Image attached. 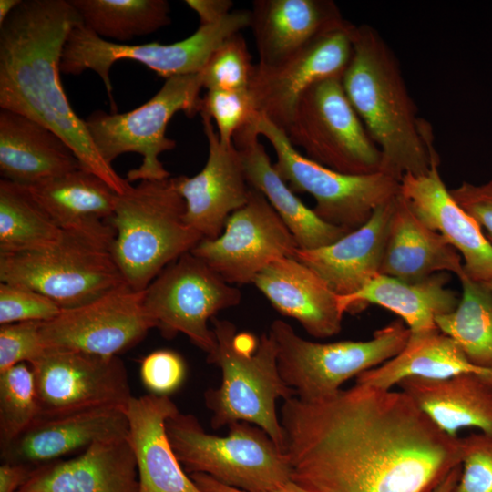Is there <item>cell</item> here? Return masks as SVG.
<instances>
[{
	"mask_svg": "<svg viewBox=\"0 0 492 492\" xmlns=\"http://www.w3.org/2000/svg\"><path fill=\"white\" fill-rule=\"evenodd\" d=\"M144 291L124 282L99 297L62 309L41 322L46 349L79 351L115 356L140 342L155 328L144 306Z\"/></svg>",
	"mask_w": 492,
	"mask_h": 492,
	"instance_id": "9a60e30c",
	"label": "cell"
},
{
	"mask_svg": "<svg viewBox=\"0 0 492 492\" xmlns=\"http://www.w3.org/2000/svg\"><path fill=\"white\" fill-rule=\"evenodd\" d=\"M62 308L53 300L30 288L0 282V324L46 322Z\"/></svg>",
	"mask_w": 492,
	"mask_h": 492,
	"instance_id": "ab89813d",
	"label": "cell"
},
{
	"mask_svg": "<svg viewBox=\"0 0 492 492\" xmlns=\"http://www.w3.org/2000/svg\"><path fill=\"white\" fill-rule=\"evenodd\" d=\"M291 479L309 492H430L461 465L460 437L404 392L355 384L315 402L283 401Z\"/></svg>",
	"mask_w": 492,
	"mask_h": 492,
	"instance_id": "6da1fadb",
	"label": "cell"
},
{
	"mask_svg": "<svg viewBox=\"0 0 492 492\" xmlns=\"http://www.w3.org/2000/svg\"><path fill=\"white\" fill-rule=\"evenodd\" d=\"M21 2L22 0H0V25L6 20Z\"/></svg>",
	"mask_w": 492,
	"mask_h": 492,
	"instance_id": "c3c4849f",
	"label": "cell"
},
{
	"mask_svg": "<svg viewBox=\"0 0 492 492\" xmlns=\"http://www.w3.org/2000/svg\"><path fill=\"white\" fill-rule=\"evenodd\" d=\"M269 333L278 347L282 380L305 402L334 395L347 380L395 357L410 337V330L400 319L377 330L366 341H308L280 319L272 323Z\"/></svg>",
	"mask_w": 492,
	"mask_h": 492,
	"instance_id": "ba28073f",
	"label": "cell"
},
{
	"mask_svg": "<svg viewBox=\"0 0 492 492\" xmlns=\"http://www.w3.org/2000/svg\"><path fill=\"white\" fill-rule=\"evenodd\" d=\"M460 374H476L492 385V369L474 365L459 345L439 330L411 334L395 357L356 377V384L392 389L411 376L444 379Z\"/></svg>",
	"mask_w": 492,
	"mask_h": 492,
	"instance_id": "4dcf8cb0",
	"label": "cell"
},
{
	"mask_svg": "<svg viewBox=\"0 0 492 492\" xmlns=\"http://www.w3.org/2000/svg\"><path fill=\"white\" fill-rule=\"evenodd\" d=\"M461 473L452 492H492V433L460 437Z\"/></svg>",
	"mask_w": 492,
	"mask_h": 492,
	"instance_id": "f35d334b",
	"label": "cell"
},
{
	"mask_svg": "<svg viewBox=\"0 0 492 492\" xmlns=\"http://www.w3.org/2000/svg\"><path fill=\"white\" fill-rule=\"evenodd\" d=\"M242 491V490H241ZM244 492V491H243ZM272 492H309L306 489L302 488L293 481H289L278 489Z\"/></svg>",
	"mask_w": 492,
	"mask_h": 492,
	"instance_id": "681fc988",
	"label": "cell"
},
{
	"mask_svg": "<svg viewBox=\"0 0 492 492\" xmlns=\"http://www.w3.org/2000/svg\"><path fill=\"white\" fill-rule=\"evenodd\" d=\"M228 426L226 436L209 434L180 411L167 420L169 443L189 476L205 474L244 492H272L292 480L285 453L264 430L246 422Z\"/></svg>",
	"mask_w": 492,
	"mask_h": 492,
	"instance_id": "52a82bcc",
	"label": "cell"
},
{
	"mask_svg": "<svg viewBox=\"0 0 492 492\" xmlns=\"http://www.w3.org/2000/svg\"><path fill=\"white\" fill-rule=\"evenodd\" d=\"M201 72L165 79L160 89L146 103L124 113L92 112L85 123L102 159L110 166L119 155L136 152L142 156L137 169L128 171L126 179H164L170 177L159 157L172 150L176 141L166 136L168 123L179 111L188 117L200 114Z\"/></svg>",
	"mask_w": 492,
	"mask_h": 492,
	"instance_id": "30bf717a",
	"label": "cell"
},
{
	"mask_svg": "<svg viewBox=\"0 0 492 492\" xmlns=\"http://www.w3.org/2000/svg\"><path fill=\"white\" fill-rule=\"evenodd\" d=\"M81 24L102 38L126 44L170 24L166 0H68Z\"/></svg>",
	"mask_w": 492,
	"mask_h": 492,
	"instance_id": "d6a6232c",
	"label": "cell"
},
{
	"mask_svg": "<svg viewBox=\"0 0 492 492\" xmlns=\"http://www.w3.org/2000/svg\"><path fill=\"white\" fill-rule=\"evenodd\" d=\"M79 23L68 0H22L0 25V108L52 129L72 149L83 169L122 193L130 183L102 159L62 87L63 48Z\"/></svg>",
	"mask_w": 492,
	"mask_h": 492,
	"instance_id": "7a4b0ae2",
	"label": "cell"
},
{
	"mask_svg": "<svg viewBox=\"0 0 492 492\" xmlns=\"http://www.w3.org/2000/svg\"><path fill=\"white\" fill-rule=\"evenodd\" d=\"M439 163L420 176L405 174L400 194L415 216L439 233L460 254L466 275L487 283L492 280V244L477 222L455 200L443 181Z\"/></svg>",
	"mask_w": 492,
	"mask_h": 492,
	"instance_id": "d6986e66",
	"label": "cell"
},
{
	"mask_svg": "<svg viewBox=\"0 0 492 492\" xmlns=\"http://www.w3.org/2000/svg\"><path fill=\"white\" fill-rule=\"evenodd\" d=\"M352 41L342 84L382 153L381 172L399 182L405 174H426L439 156L429 123L417 117L396 56L370 26H354Z\"/></svg>",
	"mask_w": 492,
	"mask_h": 492,
	"instance_id": "3957f363",
	"label": "cell"
},
{
	"mask_svg": "<svg viewBox=\"0 0 492 492\" xmlns=\"http://www.w3.org/2000/svg\"><path fill=\"white\" fill-rule=\"evenodd\" d=\"M136 457L128 437L99 441L77 456L35 469L17 492H138Z\"/></svg>",
	"mask_w": 492,
	"mask_h": 492,
	"instance_id": "44dd1931",
	"label": "cell"
},
{
	"mask_svg": "<svg viewBox=\"0 0 492 492\" xmlns=\"http://www.w3.org/2000/svg\"><path fill=\"white\" fill-rule=\"evenodd\" d=\"M260 136L276 154L273 168L294 193L313 197L314 213L323 221L352 231L364 225L374 211L400 193V182L383 172L365 175L341 173L301 154L284 131L256 112L251 119Z\"/></svg>",
	"mask_w": 492,
	"mask_h": 492,
	"instance_id": "8fae6325",
	"label": "cell"
},
{
	"mask_svg": "<svg viewBox=\"0 0 492 492\" xmlns=\"http://www.w3.org/2000/svg\"><path fill=\"white\" fill-rule=\"evenodd\" d=\"M38 417V395L30 364H19L0 373V449Z\"/></svg>",
	"mask_w": 492,
	"mask_h": 492,
	"instance_id": "d590c367",
	"label": "cell"
},
{
	"mask_svg": "<svg viewBox=\"0 0 492 492\" xmlns=\"http://www.w3.org/2000/svg\"><path fill=\"white\" fill-rule=\"evenodd\" d=\"M186 5L197 13L200 25L213 24L231 11L233 2L231 0H186Z\"/></svg>",
	"mask_w": 492,
	"mask_h": 492,
	"instance_id": "ee69618b",
	"label": "cell"
},
{
	"mask_svg": "<svg viewBox=\"0 0 492 492\" xmlns=\"http://www.w3.org/2000/svg\"><path fill=\"white\" fill-rule=\"evenodd\" d=\"M185 201L173 178L131 183L118 193L108 221L113 258L125 282L144 291L170 263L203 240L185 220Z\"/></svg>",
	"mask_w": 492,
	"mask_h": 492,
	"instance_id": "5b68a950",
	"label": "cell"
},
{
	"mask_svg": "<svg viewBox=\"0 0 492 492\" xmlns=\"http://www.w3.org/2000/svg\"><path fill=\"white\" fill-rule=\"evenodd\" d=\"M200 115L208 140L207 161L195 176L173 181L185 201L186 222L203 239L212 240L221 234L230 215L246 204L251 188L234 143L222 144L211 118Z\"/></svg>",
	"mask_w": 492,
	"mask_h": 492,
	"instance_id": "ac0fdd59",
	"label": "cell"
},
{
	"mask_svg": "<svg viewBox=\"0 0 492 492\" xmlns=\"http://www.w3.org/2000/svg\"><path fill=\"white\" fill-rule=\"evenodd\" d=\"M185 375V362L174 351L157 350L141 361V381L150 394L168 395L181 385Z\"/></svg>",
	"mask_w": 492,
	"mask_h": 492,
	"instance_id": "b9f144b4",
	"label": "cell"
},
{
	"mask_svg": "<svg viewBox=\"0 0 492 492\" xmlns=\"http://www.w3.org/2000/svg\"><path fill=\"white\" fill-rule=\"evenodd\" d=\"M125 411L100 408L37 418L26 431L0 449L3 462L38 467L81 453L105 440L128 437Z\"/></svg>",
	"mask_w": 492,
	"mask_h": 492,
	"instance_id": "ffe728a7",
	"label": "cell"
},
{
	"mask_svg": "<svg viewBox=\"0 0 492 492\" xmlns=\"http://www.w3.org/2000/svg\"><path fill=\"white\" fill-rule=\"evenodd\" d=\"M41 322L0 325V373L19 364H32L45 352Z\"/></svg>",
	"mask_w": 492,
	"mask_h": 492,
	"instance_id": "60d3db41",
	"label": "cell"
},
{
	"mask_svg": "<svg viewBox=\"0 0 492 492\" xmlns=\"http://www.w3.org/2000/svg\"><path fill=\"white\" fill-rule=\"evenodd\" d=\"M459 280L462 295L457 307L438 316L436 324L459 345L470 363L492 369V291L466 275Z\"/></svg>",
	"mask_w": 492,
	"mask_h": 492,
	"instance_id": "836d02e7",
	"label": "cell"
},
{
	"mask_svg": "<svg viewBox=\"0 0 492 492\" xmlns=\"http://www.w3.org/2000/svg\"><path fill=\"white\" fill-rule=\"evenodd\" d=\"M35 469L23 464L3 462L0 466V492H17Z\"/></svg>",
	"mask_w": 492,
	"mask_h": 492,
	"instance_id": "f6af8a7d",
	"label": "cell"
},
{
	"mask_svg": "<svg viewBox=\"0 0 492 492\" xmlns=\"http://www.w3.org/2000/svg\"><path fill=\"white\" fill-rule=\"evenodd\" d=\"M250 23L249 10H234L216 23L200 25L189 37L169 45L159 42L141 45L115 43L98 36L79 23L67 35L60 72L76 76L88 69L96 72L105 85L112 113H116L109 71L118 60L141 63L165 79L198 74L227 38L249 27Z\"/></svg>",
	"mask_w": 492,
	"mask_h": 492,
	"instance_id": "9c48e42d",
	"label": "cell"
},
{
	"mask_svg": "<svg viewBox=\"0 0 492 492\" xmlns=\"http://www.w3.org/2000/svg\"><path fill=\"white\" fill-rule=\"evenodd\" d=\"M190 477L202 492H243L240 489L225 486L205 474H191Z\"/></svg>",
	"mask_w": 492,
	"mask_h": 492,
	"instance_id": "bcb514c9",
	"label": "cell"
},
{
	"mask_svg": "<svg viewBox=\"0 0 492 492\" xmlns=\"http://www.w3.org/2000/svg\"><path fill=\"white\" fill-rule=\"evenodd\" d=\"M461 473V465L451 470L430 492H452Z\"/></svg>",
	"mask_w": 492,
	"mask_h": 492,
	"instance_id": "7dc6e473",
	"label": "cell"
},
{
	"mask_svg": "<svg viewBox=\"0 0 492 492\" xmlns=\"http://www.w3.org/2000/svg\"><path fill=\"white\" fill-rule=\"evenodd\" d=\"M450 272L466 275L462 258L439 233L425 226L399 195L395 200L379 274L417 282Z\"/></svg>",
	"mask_w": 492,
	"mask_h": 492,
	"instance_id": "83f0119b",
	"label": "cell"
},
{
	"mask_svg": "<svg viewBox=\"0 0 492 492\" xmlns=\"http://www.w3.org/2000/svg\"><path fill=\"white\" fill-rule=\"evenodd\" d=\"M115 230L108 220L63 229L42 249L0 254V282L22 285L62 309L92 301L126 282L111 252Z\"/></svg>",
	"mask_w": 492,
	"mask_h": 492,
	"instance_id": "8992f818",
	"label": "cell"
},
{
	"mask_svg": "<svg viewBox=\"0 0 492 492\" xmlns=\"http://www.w3.org/2000/svg\"><path fill=\"white\" fill-rule=\"evenodd\" d=\"M254 66L246 40L238 33L227 38L210 56L201 71L207 90L249 89Z\"/></svg>",
	"mask_w": 492,
	"mask_h": 492,
	"instance_id": "8d00e7d4",
	"label": "cell"
},
{
	"mask_svg": "<svg viewBox=\"0 0 492 492\" xmlns=\"http://www.w3.org/2000/svg\"><path fill=\"white\" fill-rule=\"evenodd\" d=\"M395 198L377 208L358 229L323 247L297 249L293 257L315 272L338 296L357 292L379 274Z\"/></svg>",
	"mask_w": 492,
	"mask_h": 492,
	"instance_id": "d4e9b609",
	"label": "cell"
},
{
	"mask_svg": "<svg viewBox=\"0 0 492 492\" xmlns=\"http://www.w3.org/2000/svg\"><path fill=\"white\" fill-rule=\"evenodd\" d=\"M251 121L233 136L251 188L261 192L293 235L298 249L329 245L348 232L321 220L277 174Z\"/></svg>",
	"mask_w": 492,
	"mask_h": 492,
	"instance_id": "4316f807",
	"label": "cell"
},
{
	"mask_svg": "<svg viewBox=\"0 0 492 492\" xmlns=\"http://www.w3.org/2000/svg\"><path fill=\"white\" fill-rule=\"evenodd\" d=\"M252 283L277 312L297 320L310 335L323 339L342 330L344 313L338 295L293 256L273 261L257 274Z\"/></svg>",
	"mask_w": 492,
	"mask_h": 492,
	"instance_id": "603a6c76",
	"label": "cell"
},
{
	"mask_svg": "<svg viewBox=\"0 0 492 492\" xmlns=\"http://www.w3.org/2000/svg\"><path fill=\"white\" fill-rule=\"evenodd\" d=\"M214 350L207 354L209 364L220 369L221 383L204 394L211 412L210 425L219 429L236 422H246L264 430L284 452V434L276 411L279 399L295 396L278 368V347L273 336L257 338L238 333L228 320L213 317Z\"/></svg>",
	"mask_w": 492,
	"mask_h": 492,
	"instance_id": "277c9868",
	"label": "cell"
},
{
	"mask_svg": "<svg viewBox=\"0 0 492 492\" xmlns=\"http://www.w3.org/2000/svg\"><path fill=\"white\" fill-rule=\"evenodd\" d=\"M60 229L109 220L117 192L98 176L77 169L28 187Z\"/></svg>",
	"mask_w": 492,
	"mask_h": 492,
	"instance_id": "1f68e13d",
	"label": "cell"
},
{
	"mask_svg": "<svg viewBox=\"0 0 492 492\" xmlns=\"http://www.w3.org/2000/svg\"><path fill=\"white\" fill-rule=\"evenodd\" d=\"M124 411L138 466V492H202L169 443L166 422L179 411L169 396H132Z\"/></svg>",
	"mask_w": 492,
	"mask_h": 492,
	"instance_id": "7402d4cb",
	"label": "cell"
},
{
	"mask_svg": "<svg viewBox=\"0 0 492 492\" xmlns=\"http://www.w3.org/2000/svg\"><path fill=\"white\" fill-rule=\"evenodd\" d=\"M347 22L329 0H255L250 27L259 56L257 64H278Z\"/></svg>",
	"mask_w": 492,
	"mask_h": 492,
	"instance_id": "cb8c5ba5",
	"label": "cell"
},
{
	"mask_svg": "<svg viewBox=\"0 0 492 492\" xmlns=\"http://www.w3.org/2000/svg\"><path fill=\"white\" fill-rule=\"evenodd\" d=\"M82 169L67 142L45 125L0 110V174L26 187Z\"/></svg>",
	"mask_w": 492,
	"mask_h": 492,
	"instance_id": "484cf974",
	"label": "cell"
},
{
	"mask_svg": "<svg viewBox=\"0 0 492 492\" xmlns=\"http://www.w3.org/2000/svg\"><path fill=\"white\" fill-rule=\"evenodd\" d=\"M298 244L265 196L252 189L245 205L228 218L221 234L190 251L230 284L252 283L273 261L294 255Z\"/></svg>",
	"mask_w": 492,
	"mask_h": 492,
	"instance_id": "2e32d148",
	"label": "cell"
},
{
	"mask_svg": "<svg viewBox=\"0 0 492 492\" xmlns=\"http://www.w3.org/2000/svg\"><path fill=\"white\" fill-rule=\"evenodd\" d=\"M401 391L443 432L476 427L492 433V385L476 374L444 379L411 376L401 380Z\"/></svg>",
	"mask_w": 492,
	"mask_h": 492,
	"instance_id": "f546056e",
	"label": "cell"
},
{
	"mask_svg": "<svg viewBox=\"0 0 492 492\" xmlns=\"http://www.w3.org/2000/svg\"><path fill=\"white\" fill-rule=\"evenodd\" d=\"M457 204L480 226L492 244V180L483 184L466 181L450 190Z\"/></svg>",
	"mask_w": 492,
	"mask_h": 492,
	"instance_id": "7bdbcfd3",
	"label": "cell"
},
{
	"mask_svg": "<svg viewBox=\"0 0 492 492\" xmlns=\"http://www.w3.org/2000/svg\"><path fill=\"white\" fill-rule=\"evenodd\" d=\"M256 112L249 89H210L200 101V113L215 121L220 141L224 145L233 144L235 133L250 123Z\"/></svg>",
	"mask_w": 492,
	"mask_h": 492,
	"instance_id": "74e56055",
	"label": "cell"
},
{
	"mask_svg": "<svg viewBox=\"0 0 492 492\" xmlns=\"http://www.w3.org/2000/svg\"><path fill=\"white\" fill-rule=\"evenodd\" d=\"M283 131L305 157L331 169L351 175L381 172L382 153L349 101L342 77L312 85Z\"/></svg>",
	"mask_w": 492,
	"mask_h": 492,
	"instance_id": "7c38bea8",
	"label": "cell"
},
{
	"mask_svg": "<svg viewBox=\"0 0 492 492\" xmlns=\"http://www.w3.org/2000/svg\"><path fill=\"white\" fill-rule=\"evenodd\" d=\"M240 290L228 283L206 262L187 252L167 266L146 288L144 306L161 334L171 339L186 335L210 354L216 345L209 321L237 306Z\"/></svg>",
	"mask_w": 492,
	"mask_h": 492,
	"instance_id": "4fadbf2b",
	"label": "cell"
},
{
	"mask_svg": "<svg viewBox=\"0 0 492 492\" xmlns=\"http://www.w3.org/2000/svg\"><path fill=\"white\" fill-rule=\"evenodd\" d=\"M62 233L28 187L0 180V254L34 251Z\"/></svg>",
	"mask_w": 492,
	"mask_h": 492,
	"instance_id": "e575fe53",
	"label": "cell"
},
{
	"mask_svg": "<svg viewBox=\"0 0 492 492\" xmlns=\"http://www.w3.org/2000/svg\"><path fill=\"white\" fill-rule=\"evenodd\" d=\"M488 288L492 291V280L486 283Z\"/></svg>",
	"mask_w": 492,
	"mask_h": 492,
	"instance_id": "f907efd6",
	"label": "cell"
},
{
	"mask_svg": "<svg viewBox=\"0 0 492 492\" xmlns=\"http://www.w3.org/2000/svg\"><path fill=\"white\" fill-rule=\"evenodd\" d=\"M354 27L347 22L278 64H256L249 86L256 111L283 130L312 85L343 77L353 53Z\"/></svg>",
	"mask_w": 492,
	"mask_h": 492,
	"instance_id": "e0dca14e",
	"label": "cell"
},
{
	"mask_svg": "<svg viewBox=\"0 0 492 492\" xmlns=\"http://www.w3.org/2000/svg\"><path fill=\"white\" fill-rule=\"evenodd\" d=\"M39 417L100 408L125 410L132 397L128 371L118 356L46 349L30 364Z\"/></svg>",
	"mask_w": 492,
	"mask_h": 492,
	"instance_id": "5bb4252c",
	"label": "cell"
},
{
	"mask_svg": "<svg viewBox=\"0 0 492 492\" xmlns=\"http://www.w3.org/2000/svg\"><path fill=\"white\" fill-rule=\"evenodd\" d=\"M448 281L445 272L417 282L378 274L357 292L338 296V302L343 313L367 304L382 306L399 315L411 334H423L439 330L436 319L458 305L460 298L446 287Z\"/></svg>",
	"mask_w": 492,
	"mask_h": 492,
	"instance_id": "f1b7e54d",
	"label": "cell"
}]
</instances>
